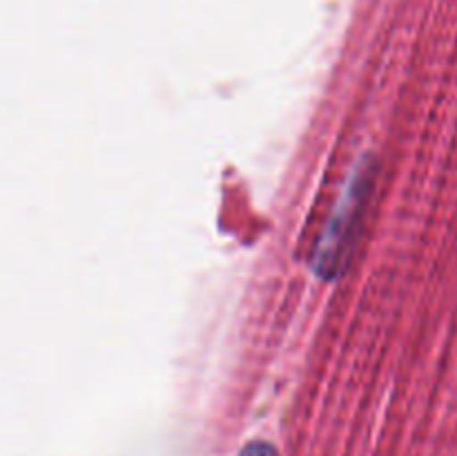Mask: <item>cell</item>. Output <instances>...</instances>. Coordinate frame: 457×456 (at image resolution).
Instances as JSON below:
<instances>
[{
  "instance_id": "obj_1",
  "label": "cell",
  "mask_w": 457,
  "mask_h": 456,
  "mask_svg": "<svg viewBox=\"0 0 457 456\" xmlns=\"http://www.w3.org/2000/svg\"><path fill=\"white\" fill-rule=\"evenodd\" d=\"M375 183V174H370V161H361L357 173L348 182L333 219L326 226L324 237L317 246L315 268L324 277H335L346 266L353 253L357 235L361 231V217H364L366 204H369L370 188Z\"/></svg>"
},
{
  "instance_id": "obj_2",
  "label": "cell",
  "mask_w": 457,
  "mask_h": 456,
  "mask_svg": "<svg viewBox=\"0 0 457 456\" xmlns=\"http://www.w3.org/2000/svg\"><path fill=\"white\" fill-rule=\"evenodd\" d=\"M239 456H277V452L270 443L254 441V443H248V445L241 450Z\"/></svg>"
}]
</instances>
